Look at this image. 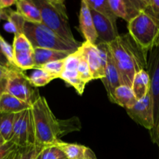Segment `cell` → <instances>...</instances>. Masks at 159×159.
<instances>
[{
	"mask_svg": "<svg viewBox=\"0 0 159 159\" xmlns=\"http://www.w3.org/2000/svg\"><path fill=\"white\" fill-rule=\"evenodd\" d=\"M17 150H16L15 152H13V153L11 154V155H9V158H8L7 159H14V158H15V155H16V152H17Z\"/></svg>",
	"mask_w": 159,
	"mask_h": 159,
	"instance_id": "cell-35",
	"label": "cell"
},
{
	"mask_svg": "<svg viewBox=\"0 0 159 159\" xmlns=\"http://www.w3.org/2000/svg\"><path fill=\"white\" fill-rule=\"evenodd\" d=\"M23 34L34 48L75 52L82 44H73L67 42L42 23L25 21Z\"/></svg>",
	"mask_w": 159,
	"mask_h": 159,
	"instance_id": "cell-5",
	"label": "cell"
},
{
	"mask_svg": "<svg viewBox=\"0 0 159 159\" xmlns=\"http://www.w3.org/2000/svg\"><path fill=\"white\" fill-rule=\"evenodd\" d=\"M4 142H6V141H5V140L3 139V138H2V137L1 134H0V144H3V143H4Z\"/></svg>",
	"mask_w": 159,
	"mask_h": 159,
	"instance_id": "cell-36",
	"label": "cell"
},
{
	"mask_svg": "<svg viewBox=\"0 0 159 159\" xmlns=\"http://www.w3.org/2000/svg\"><path fill=\"white\" fill-rule=\"evenodd\" d=\"M64 63H65V59L49 62V63L45 64V65L38 67V68L43 69L44 71H45L47 73L51 75L55 79H59V78H60L61 74L63 71Z\"/></svg>",
	"mask_w": 159,
	"mask_h": 159,
	"instance_id": "cell-26",
	"label": "cell"
},
{
	"mask_svg": "<svg viewBox=\"0 0 159 159\" xmlns=\"http://www.w3.org/2000/svg\"><path fill=\"white\" fill-rule=\"evenodd\" d=\"M37 145L47 147L54 144L64 135L80 130L77 117L58 120L48 106L46 99L40 96L31 105Z\"/></svg>",
	"mask_w": 159,
	"mask_h": 159,
	"instance_id": "cell-1",
	"label": "cell"
},
{
	"mask_svg": "<svg viewBox=\"0 0 159 159\" xmlns=\"http://www.w3.org/2000/svg\"><path fill=\"white\" fill-rule=\"evenodd\" d=\"M17 1L16 0H0V9L4 10L8 9L12 5H16Z\"/></svg>",
	"mask_w": 159,
	"mask_h": 159,
	"instance_id": "cell-31",
	"label": "cell"
},
{
	"mask_svg": "<svg viewBox=\"0 0 159 159\" xmlns=\"http://www.w3.org/2000/svg\"><path fill=\"white\" fill-rule=\"evenodd\" d=\"M18 148L17 144L12 141H8L0 144V159H7L9 155Z\"/></svg>",
	"mask_w": 159,
	"mask_h": 159,
	"instance_id": "cell-29",
	"label": "cell"
},
{
	"mask_svg": "<svg viewBox=\"0 0 159 159\" xmlns=\"http://www.w3.org/2000/svg\"><path fill=\"white\" fill-rule=\"evenodd\" d=\"M147 71L151 79L150 95L154 113V127L150 130L151 141L159 148V46L149 51Z\"/></svg>",
	"mask_w": 159,
	"mask_h": 159,
	"instance_id": "cell-6",
	"label": "cell"
},
{
	"mask_svg": "<svg viewBox=\"0 0 159 159\" xmlns=\"http://www.w3.org/2000/svg\"><path fill=\"white\" fill-rule=\"evenodd\" d=\"M9 141L15 143L18 148L37 145L31 107L16 113L12 134Z\"/></svg>",
	"mask_w": 159,
	"mask_h": 159,
	"instance_id": "cell-7",
	"label": "cell"
},
{
	"mask_svg": "<svg viewBox=\"0 0 159 159\" xmlns=\"http://www.w3.org/2000/svg\"><path fill=\"white\" fill-rule=\"evenodd\" d=\"M101 80L107 92L108 97L110 102H112L114 92L119 85H121V82H120L119 74L115 60L109 51L108 46L107 65H106L105 73H104V77Z\"/></svg>",
	"mask_w": 159,
	"mask_h": 159,
	"instance_id": "cell-13",
	"label": "cell"
},
{
	"mask_svg": "<svg viewBox=\"0 0 159 159\" xmlns=\"http://www.w3.org/2000/svg\"><path fill=\"white\" fill-rule=\"evenodd\" d=\"M87 4L88 5L89 8L95 12H98L99 14L102 15L108 20H110L111 23L115 26H117V17L112 12L110 6H109L108 0H85Z\"/></svg>",
	"mask_w": 159,
	"mask_h": 159,
	"instance_id": "cell-21",
	"label": "cell"
},
{
	"mask_svg": "<svg viewBox=\"0 0 159 159\" xmlns=\"http://www.w3.org/2000/svg\"><path fill=\"white\" fill-rule=\"evenodd\" d=\"M77 71L80 79L86 84V85H87L88 82H90V81L93 80V78H92L91 73H90V68H89L88 66V64H87V61H86L85 57H84L82 53H81L80 59L79 64H78Z\"/></svg>",
	"mask_w": 159,
	"mask_h": 159,
	"instance_id": "cell-28",
	"label": "cell"
},
{
	"mask_svg": "<svg viewBox=\"0 0 159 159\" xmlns=\"http://www.w3.org/2000/svg\"><path fill=\"white\" fill-rule=\"evenodd\" d=\"M17 12L26 21L31 23H42L41 12L34 0H17L16 2Z\"/></svg>",
	"mask_w": 159,
	"mask_h": 159,
	"instance_id": "cell-17",
	"label": "cell"
},
{
	"mask_svg": "<svg viewBox=\"0 0 159 159\" xmlns=\"http://www.w3.org/2000/svg\"><path fill=\"white\" fill-rule=\"evenodd\" d=\"M37 159H41V158H40V155H39V156H38V157H37Z\"/></svg>",
	"mask_w": 159,
	"mask_h": 159,
	"instance_id": "cell-38",
	"label": "cell"
},
{
	"mask_svg": "<svg viewBox=\"0 0 159 159\" xmlns=\"http://www.w3.org/2000/svg\"><path fill=\"white\" fill-rule=\"evenodd\" d=\"M129 117L139 125L148 130L154 127V113L150 92L147 96L138 99L133 107L126 110Z\"/></svg>",
	"mask_w": 159,
	"mask_h": 159,
	"instance_id": "cell-10",
	"label": "cell"
},
{
	"mask_svg": "<svg viewBox=\"0 0 159 159\" xmlns=\"http://www.w3.org/2000/svg\"><path fill=\"white\" fill-rule=\"evenodd\" d=\"M31 107V105L7 93L0 98V112L2 113H18Z\"/></svg>",
	"mask_w": 159,
	"mask_h": 159,
	"instance_id": "cell-19",
	"label": "cell"
},
{
	"mask_svg": "<svg viewBox=\"0 0 159 159\" xmlns=\"http://www.w3.org/2000/svg\"><path fill=\"white\" fill-rule=\"evenodd\" d=\"M16 113L0 112V134L5 141L11 139Z\"/></svg>",
	"mask_w": 159,
	"mask_h": 159,
	"instance_id": "cell-22",
	"label": "cell"
},
{
	"mask_svg": "<svg viewBox=\"0 0 159 159\" xmlns=\"http://www.w3.org/2000/svg\"><path fill=\"white\" fill-rule=\"evenodd\" d=\"M38 7L44 25L59 37L73 44H81L75 39L70 28L67 9L62 0H34Z\"/></svg>",
	"mask_w": 159,
	"mask_h": 159,
	"instance_id": "cell-4",
	"label": "cell"
},
{
	"mask_svg": "<svg viewBox=\"0 0 159 159\" xmlns=\"http://www.w3.org/2000/svg\"><path fill=\"white\" fill-rule=\"evenodd\" d=\"M79 48L88 64L93 80L102 79L107 65L108 44H92L84 41Z\"/></svg>",
	"mask_w": 159,
	"mask_h": 159,
	"instance_id": "cell-9",
	"label": "cell"
},
{
	"mask_svg": "<svg viewBox=\"0 0 159 159\" xmlns=\"http://www.w3.org/2000/svg\"><path fill=\"white\" fill-rule=\"evenodd\" d=\"M131 88L137 100L142 99L149 93L151 79L147 70H141L135 75Z\"/></svg>",
	"mask_w": 159,
	"mask_h": 159,
	"instance_id": "cell-20",
	"label": "cell"
},
{
	"mask_svg": "<svg viewBox=\"0 0 159 159\" xmlns=\"http://www.w3.org/2000/svg\"><path fill=\"white\" fill-rule=\"evenodd\" d=\"M109 6L117 18L128 22V10L126 0H108Z\"/></svg>",
	"mask_w": 159,
	"mask_h": 159,
	"instance_id": "cell-25",
	"label": "cell"
},
{
	"mask_svg": "<svg viewBox=\"0 0 159 159\" xmlns=\"http://www.w3.org/2000/svg\"><path fill=\"white\" fill-rule=\"evenodd\" d=\"M81 57V51L78 48L77 51L73 52L65 59L64 69L59 79H62L65 83L73 87L76 93L82 96L85 89L86 84L80 78L77 71V66Z\"/></svg>",
	"mask_w": 159,
	"mask_h": 159,
	"instance_id": "cell-11",
	"label": "cell"
},
{
	"mask_svg": "<svg viewBox=\"0 0 159 159\" xmlns=\"http://www.w3.org/2000/svg\"><path fill=\"white\" fill-rule=\"evenodd\" d=\"M128 33L143 49L150 51L159 46V14L145 1L140 13L128 22Z\"/></svg>",
	"mask_w": 159,
	"mask_h": 159,
	"instance_id": "cell-3",
	"label": "cell"
},
{
	"mask_svg": "<svg viewBox=\"0 0 159 159\" xmlns=\"http://www.w3.org/2000/svg\"><path fill=\"white\" fill-rule=\"evenodd\" d=\"M52 145L59 148L67 159H98L91 149L81 144L66 143L59 140Z\"/></svg>",
	"mask_w": 159,
	"mask_h": 159,
	"instance_id": "cell-15",
	"label": "cell"
},
{
	"mask_svg": "<svg viewBox=\"0 0 159 159\" xmlns=\"http://www.w3.org/2000/svg\"><path fill=\"white\" fill-rule=\"evenodd\" d=\"M6 85H7V79L0 81V98L6 92Z\"/></svg>",
	"mask_w": 159,
	"mask_h": 159,
	"instance_id": "cell-34",
	"label": "cell"
},
{
	"mask_svg": "<svg viewBox=\"0 0 159 159\" xmlns=\"http://www.w3.org/2000/svg\"><path fill=\"white\" fill-rule=\"evenodd\" d=\"M28 77H29L30 82L32 84L33 86L37 89L39 88V87L45 86V85L50 83L51 81L55 79V78L47 73L43 69L39 68L34 69L31 75L28 76Z\"/></svg>",
	"mask_w": 159,
	"mask_h": 159,
	"instance_id": "cell-23",
	"label": "cell"
},
{
	"mask_svg": "<svg viewBox=\"0 0 159 159\" xmlns=\"http://www.w3.org/2000/svg\"><path fill=\"white\" fill-rule=\"evenodd\" d=\"M79 23L80 31L85 39V41L92 44H96L98 35L90 14V9L85 0L81 1L80 3Z\"/></svg>",
	"mask_w": 159,
	"mask_h": 159,
	"instance_id": "cell-14",
	"label": "cell"
},
{
	"mask_svg": "<svg viewBox=\"0 0 159 159\" xmlns=\"http://www.w3.org/2000/svg\"><path fill=\"white\" fill-rule=\"evenodd\" d=\"M137 101V99L132 92V88L128 85H121L114 92L112 102L123 107L126 110L132 108Z\"/></svg>",
	"mask_w": 159,
	"mask_h": 159,
	"instance_id": "cell-18",
	"label": "cell"
},
{
	"mask_svg": "<svg viewBox=\"0 0 159 159\" xmlns=\"http://www.w3.org/2000/svg\"><path fill=\"white\" fill-rule=\"evenodd\" d=\"M148 2L151 9L159 14V0H148Z\"/></svg>",
	"mask_w": 159,
	"mask_h": 159,
	"instance_id": "cell-32",
	"label": "cell"
},
{
	"mask_svg": "<svg viewBox=\"0 0 159 159\" xmlns=\"http://www.w3.org/2000/svg\"><path fill=\"white\" fill-rule=\"evenodd\" d=\"M2 36L0 34V66L2 67V68H6V69L9 70V71H16V70H20L17 67L12 65L10 62L9 61L7 58H6V55L4 54L2 51V44H1V39ZM21 71V70H20Z\"/></svg>",
	"mask_w": 159,
	"mask_h": 159,
	"instance_id": "cell-30",
	"label": "cell"
},
{
	"mask_svg": "<svg viewBox=\"0 0 159 159\" xmlns=\"http://www.w3.org/2000/svg\"><path fill=\"white\" fill-rule=\"evenodd\" d=\"M34 49L35 68L49 62L64 60L73 53L71 51H56V50L44 49V48H34Z\"/></svg>",
	"mask_w": 159,
	"mask_h": 159,
	"instance_id": "cell-16",
	"label": "cell"
},
{
	"mask_svg": "<svg viewBox=\"0 0 159 159\" xmlns=\"http://www.w3.org/2000/svg\"><path fill=\"white\" fill-rule=\"evenodd\" d=\"M45 147L40 145L18 148L14 159H37Z\"/></svg>",
	"mask_w": 159,
	"mask_h": 159,
	"instance_id": "cell-24",
	"label": "cell"
},
{
	"mask_svg": "<svg viewBox=\"0 0 159 159\" xmlns=\"http://www.w3.org/2000/svg\"><path fill=\"white\" fill-rule=\"evenodd\" d=\"M6 93L32 105L40 96L38 89L32 85L29 77L20 70L11 71L7 79Z\"/></svg>",
	"mask_w": 159,
	"mask_h": 159,
	"instance_id": "cell-8",
	"label": "cell"
},
{
	"mask_svg": "<svg viewBox=\"0 0 159 159\" xmlns=\"http://www.w3.org/2000/svg\"><path fill=\"white\" fill-rule=\"evenodd\" d=\"M41 159H65L66 156L59 148L55 145L45 147L40 154Z\"/></svg>",
	"mask_w": 159,
	"mask_h": 159,
	"instance_id": "cell-27",
	"label": "cell"
},
{
	"mask_svg": "<svg viewBox=\"0 0 159 159\" xmlns=\"http://www.w3.org/2000/svg\"><path fill=\"white\" fill-rule=\"evenodd\" d=\"M108 46L115 60L121 85L131 87L135 75L147 70L149 51L140 47L129 33L118 35Z\"/></svg>",
	"mask_w": 159,
	"mask_h": 159,
	"instance_id": "cell-2",
	"label": "cell"
},
{
	"mask_svg": "<svg viewBox=\"0 0 159 159\" xmlns=\"http://www.w3.org/2000/svg\"><path fill=\"white\" fill-rule=\"evenodd\" d=\"M2 9H0V20L2 19Z\"/></svg>",
	"mask_w": 159,
	"mask_h": 159,
	"instance_id": "cell-37",
	"label": "cell"
},
{
	"mask_svg": "<svg viewBox=\"0 0 159 159\" xmlns=\"http://www.w3.org/2000/svg\"><path fill=\"white\" fill-rule=\"evenodd\" d=\"M90 9L98 35L96 44L98 43L108 44L119 35L118 33V27L114 26L110 20L103 16L102 15L95 12L93 9Z\"/></svg>",
	"mask_w": 159,
	"mask_h": 159,
	"instance_id": "cell-12",
	"label": "cell"
},
{
	"mask_svg": "<svg viewBox=\"0 0 159 159\" xmlns=\"http://www.w3.org/2000/svg\"><path fill=\"white\" fill-rule=\"evenodd\" d=\"M11 71L6 69V68H2V67L0 66V81L5 80V79H8V76H9V72Z\"/></svg>",
	"mask_w": 159,
	"mask_h": 159,
	"instance_id": "cell-33",
	"label": "cell"
},
{
	"mask_svg": "<svg viewBox=\"0 0 159 159\" xmlns=\"http://www.w3.org/2000/svg\"><path fill=\"white\" fill-rule=\"evenodd\" d=\"M65 159H67V158H65Z\"/></svg>",
	"mask_w": 159,
	"mask_h": 159,
	"instance_id": "cell-39",
	"label": "cell"
}]
</instances>
